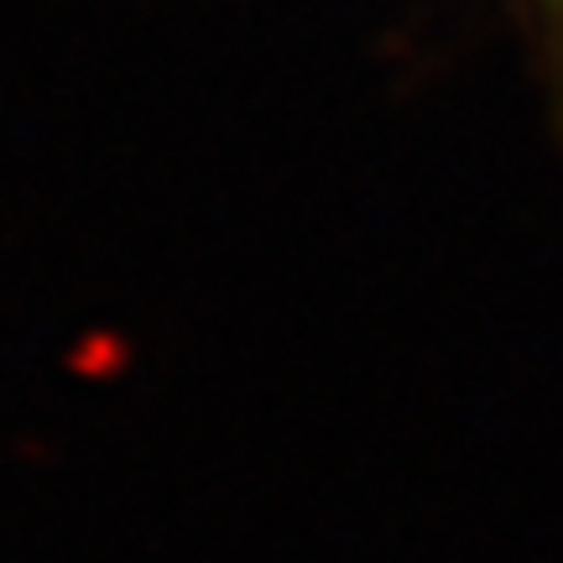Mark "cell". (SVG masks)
I'll return each instance as SVG.
<instances>
[{"instance_id":"obj_1","label":"cell","mask_w":563,"mask_h":563,"mask_svg":"<svg viewBox=\"0 0 563 563\" xmlns=\"http://www.w3.org/2000/svg\"><path fill=\"white\" fill-rule=\"evenodd\" d=\"M532 11H538V21H543V37L548 47L563 58V0H527Z\"/></svg>"}]
</instances>
